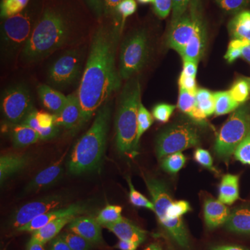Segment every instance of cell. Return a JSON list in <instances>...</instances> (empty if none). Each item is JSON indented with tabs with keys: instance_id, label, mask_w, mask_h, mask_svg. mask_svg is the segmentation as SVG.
I'll list each match as a JSON object with an SVG mask.
<instances>
[{
	"instance_id": "54",
	"label": "cell",
	"mask_w": 250,
	"mask_h": 250,
	"mask_svg": "<svg viewBox=\"0 0 250 250\" xmlns=\"http://www.w3.org/2000/svg\"><path fill=\"white\" fill-rule=\"evenodd\" d=\"M211 250H248L246 248L236 245H229V246H220L213 247Z\"/></svg>"
},
{
	"instance_id": "57",
	"label": "cell",
	"mask_w": 250,
	"mask_h": 250,
	"mask_svg": "<svg viewBox=\"0 0 250 250\" xmlns=\"http://www.w3.org/2000/svg\"><path fill=\"white\" fill-rule=\"evenodd\" d=\"M141 4H148V3H154V0H138Z\"/></svg>"
},
{
	"instance_id": "47",
	"label": "cell",
	"mask_w": 250,
	"mask_h": 250,
	"mask_svg": "<svg viewBox=\"0 0 250 250\" xmlns=\"http://www.w3.org/2000/svg\"><path fill=\"white\" fill-rule=\"evenodd\" d=\"M36 117L41 127L48 128L54 125V115L47 112L36 111Z\"/></svg>"
},
{
	"instance_id": "50",
	"label": "cell",
	"mask_w": 250,
	"mask_h": 250,
	"mask_svg": "<svg viewBox=\"0 0 250 250\" xmlns=\"http://www.w3.org/2000/svg\"><path fill=\"white\" fill-rule=\"evenodd\" d=\"M241 56V47H236L229 44L225 58L229 62H233Z\"/></svg>"
},
{
	"instance_id": "38",
	"label": "cell",
	"mask_w": 250,
	"mask_h": 250,
	"mask_svg": "<svg viewBox=\"0 0 250 250\" xmlns=\"http://www.w3.org/2000/svg\"><path fill=\"white\" fill-rule=\"evenodd\" d=\"M127 182L129 187V197L130 202L135 207H143V208H149V209L154 211V205L153 202L149 201L144 195L134 188L129 177L127 178Z\"/></svg>"
},
{
	"instance_id": "37",
	"label": "cell",
	"mask_w": 250,
	"mask_h": 250,
	"mask_svg": "<svg viewBox=\"0 0 250 250\" xmlns=\"http://www.w3.org/2000/svg\"><path fill=\"white\" fill-rule=\"evenodd\" d=\"M233 100L241 104L249 98L250 87L247 80H241L236 82L231 89L229 90Z\"/></svg>"
},
{
	"instance_id": "5",
	"label": "cell",
	"mask_w": 250,
	"mask_h": 250,
	"mask_svg": "<svg viewBox=\"0 0 250 250\" xmlns=\"http://www.w3.org/2000/svg\"><path fill=\"white\" fill-rule=\"evenodd\" d=\"M250 133V109L248 106H239L219 131L214 150L219 159L228 161Z\"/></svg>"
},
{
	"instance_id": "22",
	"label": "cell",
	"mask_w": 250,
	"mask_h": 250,
	"mask_svg": "<svg viewBox=\"0 0 250 250\" xmlns=\"http://www.w3.org/2000/svg\"><path fill=\"white\" fill-rule=\"evenodd\" d=\"M227 228L233 232L250 235V207L235 208L225 223Z\"/></svg>"
},
{
	"instance_id": "17",
	"label": "cell",
	"mask_w": 250,
	"mask_h": 250,
	"mask_svg": "<svg viewBox=\"0 0 250 250\" xmlns=\"http://www.w3.org/2000/svg\"><path fill=\"white\" fill-rule=\"evenodd\" d=\"M206 42H207V31L205 22L202 21L194 35L188 42L184 48L179 52L184 60L198 62L201 59L205 51Z\"/></svg>"
},
{
	"instance_id": "34",
	"label": "cell",
	"mask_w": 250,
	"mask_h": 250,
	"mask_svg": "<svg viewBox=\"0 0 250 250\" xmlns=\"http://www.w3.org/2000/svg\"><path fill=\"white\" fill-rule=\"evenodd\" d=\"M217 5L228 14H237L250 7V0H215Z\"/></svg>"
},
{
	"instance_id": "23",
	"label": "cell",
	"mask_w": 250,
	"mask_h": 250,
	"mask_svg": "<svg viewBox=\"0 0 250 250\" xmlns=\"http://www.w3.org/2000/svg\"><path fill=\"white\" fill-rule=\"evenodd\" d=\"M239 178L233 174L223 176L219 188L218 200L225 205H231L239 198Z\"/></svg>"
},
{
	"instance_id": "58",
	"label": "cell",
	"mask_w": 250,
	"mask_h": 250,
	"mask_svg": "<svg viewBox=\"0 0 250 250\" xmlns=\"http://www.w3.org/2000/svg\"><path fill=\"white\" fill-rule=\"evenodd\" d=\"M247 81H248V83H249L250 87V78L246 79Z\"/></svg>"
},
{
	"instance_id": "40",
	"label": "cell",
	"mask_w": 250,
	"mask_h": 250,
	"mask_svg": "<svg viewBox=\"0 0 250 250\" xmlns=\"http://www.w3.org/2000/svg\"><path fill=\"white\" fill-rule=\"evenodd\" d=\"M176 106L167 104H159L153 108L152 114L154 118L161 123H166L170 119Z\"/></svg>"
},
{
	"instance_id": "27",
	"label": "cell",
	"mask_w": 250,
	"mask_h": 250,
	"mask_svg": "<svg viewBox=\"0 0 250 250\" xmlns=\"http://www.w3.org/2000/svg\"><path fill=\"white\" fill-rule=\"evenodd\" d=\"M229 30L233 39L245 40L250 31V11L245 10L236 14L229 24Z\"/></svg>"
},
{
	"instance_id": "52",
	"label": "cell",
	"mask_w": 250,
	"mask_h": 250,
	"mask_svg": "<svg viewBox=\"0 0 250 250\" xmlns=\"http://www.w3.org/2000/svg\"><path fill=\"white\" fill-rule=\"evenodd\" d=\"M139 245L134 242L120 240L115 248L120 250H136Z\"/></svg>"
},
{
	"instance_id": "56",
	"label": "cell",
	"mask_w": 250,
	"mask_h": 250,
	"mask_svg": "<svg viewBox=\"0 0 250 250\" xmlns=\"http://www.w3.org/2000/svg\"><path fill=\"white\" fill-rule=\"evenodd\" d=\"M145 250H162V248L159 245L151 244L150 246H148Z\"/></svg>"
},
{
	"instance_id": "46",
	"label": "cell",
	"mask_w": 250,
	"mask_h": 250,
	"mask_svg": "<svg viewBox=\"0 0 250 250\" xmlns=\"http://www.w3.org/2000/svg\"><path fill=\"white\" fill-rule=\"evenodd\" d=\"M179 88H184L188 91L196 93L197 91L195 77H188L181 74L179 80Z\"/></svg>"
},
{
	"instance_id": "51",
	"label": "cell",
	"mask_w": 250,
	"mask_h": 250,
	"mask_svg": "<svg viewBox=\"0 0 250 250\" xmlns=\"http://www.w3.org/2000/svg\"><path fill=\"white\" fill-rule=\"evenodd\" d=\"M49 250H72L66 242L60 236H57L51 241Z\"/></svg>"
},
{
	"instance_id": "28",
	"label": "cell",
	"mask_w": 250,
	"mask_h": 250,
	"mask_svg": "<svg viewBox=\"0 0 250 250\" xmlns=\"http://www.w3.org/2000/svg\"><path fill=\"white\" fill-rule=\"evenodd\" d=\"M215 99V114L222 116L236 110L240 104L236 103L229 91L216 92L213 93Z\"/></svg>"
},
{
	"instance_id": "36",
	"label": "cell",
	"mask_w": 250,
	"mask_h": 250,
	"mask_svg": "<svg viewBox=\"0 0 250 250\" xmlns=\"http://www.w3.org/2000/svg\"><path fill=\"white\" fill-rule=\"evenodd\" d=\"M72 250H90L91 243L80 235L71 232H63L60 235Z\"/></svg>"
},
{
	"instance_id": "55",
	"label": "cell",
	"mask_w": 250,
	"mask_h": 250,
	"mask_svg": "<svg viewBox=\"0 0 250 250\" xmlns=\"http://www.w3.org/2000/svg\"><path fill=\"white\" fill-rule=\"evenodd\" d=\"M242 56L247 62H250V45L249 41L241 47Z\"/></svg>"
},
{
	"instance_id": "2",
	"label": "cell",
	"mask_w": 250,
	"mask_h": 250,
	"mask_svg": "<svg viewBox=\"0 0 250 250\" xmlns=\"http://www.w3.org/2000/svg\"><path fill=\"white\" fill-rule=\"evenodd\" d=\"M82 21L80 10L68 0H45L22 48L23 61L39 62L65 45Z\"/></svg>"
},
{
	"instance_id": "35",
	"label": "cell",
	"mask_w": 250,
	"mask_h": 250,
	"mask_svg": "<svg viewBox=\"0 0 250 250\" xmlns=\"http://www.w3.org/2000/svg\"><path fill=\"white\" fill-rule=\"evenodd\" d=\"M187 159L182 152H176L166 156L162 162L164 170L169 173H177L185 164Z\"/></svg>"
},
{
	"instance_id": "6",
	"label": "cell",
	"mask_w": 250,
	"mask_h": 250,
	"mask_svg": "<svg viewBox=\"0 0 250 250\" xmlns=\"http://www.w3.org/2000/svg\"><path fill=\"white\" fill-rule=\"evenodd\" d=\"M32 6L16 16L4 19L1 24V49L6 52H14L24 47L29 38L40 13Z\"/></svg>"
},
{
	"instance_id": "10",
	"label": "cell",
	"mask_w": 250,
	"mask_h": 250,
	"mask_svg": "<svg viewBox=\"0 0 250 250\" xmlns=\"http://www.w3.org/2000/svg\"><path fill=\"white\" fill-rule=\"evenodd\" d=\"M200 0H191L188 9L179 19L171 23L167 45L178 53L184 48L204 21Z\"/></svg>"
},
{
	"instance_id": "11",
	"label": "cell",
	"mask_w": 250,
	"mask_h": 250,
	"mask_svg": "<svg viewBox=\"0 0 250 250\" xmlns=\"http://www.w3.org/2000/svg\"><path fill=\"white\" fill-rule=\"evenodd\" d=\"M83 54L78 49H70L49 67L47 80L49 84L57 88L69 86L78 80L82 72Z\"/></svg>"
},
{
	"instance_id": "42",
	"label": "cell",
	"mask_w": 250,
	"mask_h": 250,
	"mask_svg": "<svg viewBox=\"0 0 250 250\" xmlns=\"http://www.w3.org/2000/svg\"><path fill=\"white\" fill-rule=\"evenodd\" d=\"M194 157H195V161L203 167L208 169V170L216 172V170L213 167V159L208 151L198 148L194 154Z\"/></svg>"
},
{
	"instance_id": "25",
	"label": "cell",
	"mask_w": 250,
	"mask_h": 250,
	"mask_svg": "<svg viewBox=\"0 0 250 250\" xmlns=\"http://www.w3.org/2000/svg\"><path fill=\"white\" fill-rule=\"evenodd\" d=\"M195 94L182 88H179L177 106L180 111L191 117L197 122L205 121L207 116L197 106Z\"/></svg>"
},
{
	"instance_id": "53",
	"label": "cell",
	"mask_w": 250,
	"mask_h": 250,
	"mask_svg": "<svg viewBox=\"0 0 250 250\" xmlns=\"http://www.w3.org/2000/svg\"><path fill=\"white\" fill-rule=\"evenodd\" d=\"M27 250H45V249L44 248V244L31 237L30 241L28 243Z\"/></svg>"
},
{
	"instance_id": "14",
	"label": "cell",
	"mask_w": 250,
	"mask_h": 250,
	"mask_svg": "<svg viewBox=\"0 0 250 250\" xmlns=\"http://www.w3.org/2000/svg\"><path fill=\"white\" fill-rule=\"evenodd\" d=\"M67 97L66 104L54 116V125L67 129H75L82 126V111L77 93Z\"/></svg>"
},
{
	"instance_id": "30",
	"label": "cell",
	"mask_w": 250,
	"mask_h": 250,
	"mask_svg": "<svg viewBox=\"0 0 250 250\" xmlns=\"http://www.w3.org/2000/svg\"><path fill=\"white\" fill-rule=\"evenodd\" d=\"M197 106L208 117L215 113V99L213 93L206 89L197 90L195 94Z\"/></svg>"
},
{
	"instance_id": "1",
	"label": "cell",
	"mask_w": 250,
	"mask_h": 250,
	"mask_svg": "<svg viewBox=\"0 0 250 250\" xmlns=\"http://www.w3.org/2000/svg\"><path fill=\"white\" fill-rule=\"evenodd\" d=\"M105 20L94 32L89 54L77 95L82 107V125L90 121L107 103L110 96L121 85V77L116 66L118 38L122 30L121 18L115 15Z\"/></svg>"
},
{
	"instance_id": "45",
	"label": "cell",
	"mask_w": 250,
	"mask_h": 250,
	"mask_svg": "<svg viewBox=\"0 0 250 250\" xmlns=\"http://www.w3.org/2000/svg\"><path fill=\"white\" fill-rule=\"evenodd\" d=\"M83 1L96 18L101 19L104 17V0H83Z\"/></svg>"
},
{
	"instance_id": "19",
	"label": "cell",
	"mask_w": 250,
	"mask_h": 250,
	"mask_svg": "<svg viewBox=\"0 0 250 250\" xmlns=\"http://www.w3.org/2000/svg\"><path fill=\"white\" fill-rule=\"evenodd\" d=\"M205 220L209 229L218 228L226 223L230 215V210L223 202L208 199L205 204Z\"/></svg>"
},
{
	"instance_id": "48",
	"label": "cell",
	"mask_w": 250,
	"mask_h": 250,
	"mask_svg": "<svg viewBox=\"0 0 250 250\" xmlns=\"http://www.w3.org/2000/svg\"><path fill=\"white\" fill-rule=\"evenodd\" d=\"M198 62L184 60L183 71L182 73L188 77H196Z\"/></svg>"
},
{
	"instance_id": "18",
	"label": "cell",
	"mask_w": 250,
	"mask_h": 250,
	"mask_svg": "<svg viewBox=\"0 0 250 250\" xmlns=\"http://www.w3.org/2000/svg\"><path fill=\"white\" fill-rule=\"evenodd\" d=\"M104 228L114 233L120 240L134 242L139 245L146 240V231L125 218L117 223L105 225Z\"/></svg>"
},
{
	"instance_id": "26",
	"label": "cell",
	"mask_w": 250,
	"mask_h": 250,
	"mask_svg": "<svg viewBox=\"0 0 250 250\" xmlns=\"http://www.w3.org/2000/svg\"><path fill=\"white\" fill-rule=\"evenodd\" d=\"M75 217L76 216L62 217V218L53 220L41 229L33 232L31 237L45 245L47 242L52 241L56 238L62 231V229L65 225H68Z\"/></svg>"
},
{
	"instance_id": "43",
	"label": "cell",
	"mask_w": 250,
	"mask_h": 250,
	"mask_svg": "<svg viewBox=\"0 0 250 250\" xmlns=\"http://www.w3.org/2000/svg\"><path fill=\"white\" fill-rule=\"evenodd\" d=\"M191 0H172V15L171 23L179 19L188 9Z\"/></svg>"
},
{
	"instance_id": "13",
	"label": "cell",
	"mask_w": 250,
	"mask_h": 250,
	"mask_svg": "<svg viewBox=\"0 0 250 250\" xmlns=\"http://www.w3.org/2000/svg\"><path fill=\"white\" fill-rule=\"evenodd\" d=\"M86 210L87 206L85 204L80 202V203L72 204L65 208L49 210L44 214L36 217L27 225L18 229L17 231L33 233L41 229L47 224L57 219L66 216H78L82 213H84Z\"/></svg>"
},
{
	"instance_id": "29",
	"label": "cell",
	"mask_w": 250,
	"mask_h": 250,
	"mask_svg": "<svg viewBox=\"0 0 250 250\" xmlns=\"http://www.w3.org/2000/svg\"><path fill=\"white\" fill-rule=\"evenodd\" d=\"M36 110L31 112L22 124L27 125L37 131L40 136L41 140L47 141V140L52 139L56 137L59 132L58 126L54 125L48 128L41 127L36 120Z\"/></svg>"
},
{
	"instance_id": "12",
	"label": "cell",
	"mask_w": 250,
	"mask_h": 250,
	"mask_svg": "<svg viewBox=\"0 0 250 250\" xmlns=\"http://www.w3.org/2000/svg\"><path fill=\"white\" fill-rule=\"evenodd\" d=\"M64 201L65 200L62 195H52L29 202L16 210L11 216L9 220L10 227L18 229L30 223L36 217L49 210L60 208Z\"/></svg>"
},
{
	"instance_id": "41",
	"label": "cell",
	"mask_w": 250,
	"mask_h": 250,
	"mask_svg": "<svg viewBox=\"0 0 250 250\" xmlns=\"http://www.w3.org/2000/svg\"><path fill=\"white\" fill-rule=\"evenodd\" d=\"M233 154L242 164L250 165V133L237 147Z\"/></svg>"
},
{
	"instance_id": "7",
	"label": "cell",
	"mask_w": 250,
	"mask_h": 250,
	"mask_svg": "<svg viewBox=\"0 0 250 250\" xmlns=\"http://www.w3.org/2000/svg\"><path fill=\"white\" fill-rule=\"evenodd\" d=\"M149 39L146 29L130 34L122 43L119 58V74L122 80H129L139 72L147 62Z\"/></svg>"
},
{
	"instance_id": "49",
	"label": "cell",
	"mask_w": 250,
	"mask_h": 250,
	"mask_svg": "<svg viewBox=\"0 0 250 250\" xmlns=\"http://www.w3.org/2000/svg\"><path fill=\"white\" fill-rule=\"evenodd\" d=\"M122 0H104V16H113L116 15V8Z\"/></svg>"
},
{
	"instance_id": "24",
	"label": "cell",
	"mask_w": 250,
	"mask_h": 250,
	"mask_svg": "<svg viewBox=\"0 0 250 250\" xmlns=\"http://www.w3.org/2000/svg\"><path fill=\"white\" fill-rule=\"evenodd\" d=\"M11 139L13 145L16 148L27 147L41 140L37 131L24 124L13 125Z\"/></svg>"
},
{
	"instance_id": "16",
	"label": "cell",
	"mask_w": 250,
	"mask_h": 250,
	"mask_svg": "<svg viewBox=\"0 0 250 250\" xmlns=\"http://www.w3.org/2000/svg\"><path fill=\"white\" fill-rule=\"evenodd\" d=\"M67 153V151L55 163L39 172L30 183L28 184L25 188L26 191L39 192L55 183L62 173V163Z\"/></svg>"
},
{
	"instance_id": "21",
	"label": "cell",
	"mask_w": 250,
	"mask_h": 250,
	"mask_svg": "<svg viewBox=\"0 0 250 250\" xmlns=\"http://www.w3.org/2000/svg\"><path fill=\"white\" fill-rule=\"evenodd\" d=\"M38 94L44 107L54 114L59 113L66 104L67 97L48 85H39Z\"/></svg>"
},
{
	"instance_id": "4",
	"label": "cell",
	"mask_w": 250,
	"mask_h": 250,
	"mask_svg": "<svg viewBox=\"0 0 250 250\" xmlns=\"http://www.w3.org/2000/svg\"><path fill=\"white\" fill-rule=\"evenodd\" d=\"M141 94L139 80L134 78L125 84L119 97L115 129L116 147L121 154H136L135 143L137 136Z\"/></svg>"
},
{
	"instance_id": "8",
	"label": "cell",
	"mask_w": 250,
	"mask_h": 250,
	"mask_svg": "<svg viewBox=\"0 0 250 250\" xmlns=\"http://www.w3.org/2000/svg\"><path fill=\"white\" fill-rule=\"evenodd\" d=\"M200 135L195 125L188 123H177L164 129L156 140L158 158L176 152H182L200 143Z\"/></svg>"
},
{
	"instance_id": "9",
	"label": "cell",
	"mask_w": 250,
	"mask_h": 250,
	"mask_svg": "<svg viewBox=\"0 0 250 250\" xmlns=\"http://www.w3.org/2000/svg\"><path fill=\"white\" fill-rule=\"evenodd\" d=\"M1 108L6 121L12 125L22 124L35 110L30 92L22 84L15 85L4 90Z\"/></svg>"
},
{
	"instance_id": "3",
	"label": "cell",
	"mask_w": 250,
	"mask_h": 250,
	"mask_svg": "<svg viewBox=\"0 0 250 250\" xmlns=\"http://www.w3.org/2000/svg\"><path fill=\"white\" fill-rule=\"evenodd\" d=\"M96 114L93 125L77 141L69 156L67 168L70 173L81 174L95 170L103 161L111 114L108 101Z\"/></svg>"
},
{
	"instance_id": "44",
	"label": "cell",
	"mask_w": 250,
	"mask_h": 250,
	"mask_svg": "<svg viewBox=\"0 0 250 250\" xmlns=\"http://www.w3.org/2000/svg\"><path fill=\"white\" fill-rule=\"evenodd\" d=\"M154 10L159 18H166L170 14L172 9V0H154Z\"/></svg>"
},
{
	"instance_id": "15",
	"label": "cell",
	"mask_w": 250,
	"mask_h": 250,
	"mask_svg": "<svg viewBox=\"0 0 250 250\" xmlns=\"http://www.w3.org/2000/svg\"><path fill=\"white\" fill-rule=\"evenodd\" d=\"M67 229L83 237L91 244H100L103 242L102 225L96 218L78 215L68 224Z\"/></svg>"
},
{
	"instance_id": "32",
	"label": "cell",
	"mask_w": 250,
	"mask_h": 250,
	"mask_svg": "<svg viewBox=\"0 0 250 250\" xmlns=\"http://www.w3.org/2000/svg\"><path fill=\"white\" fill-rule=\"evenodd\" d=\"M122 210L123 208L120 206L108 205L99 213L97 221L103 227L121 221L124 219L122 216Z\"/></svg>"
},
{
	"instance_id": "31",
	"label": "cell",
	"mask_w": 250,
	"mask_h": 250,
	"mask_svg": "<svg viewBox=\"0 0 250 250\" xmlns=\"http://www.w3.org/2000/svg\"><path fill=\"white\" fill-rule=\"evenodd\" d=\"M30 0H1L0 16L2 20L16 16L27 7Z\"/></svg>"
},
{
	"instance_id": "59",
	"label": "cell",
	"mask_w": 250,
	"mask_h": 250,
	"mask_svg": "<svg viewBox=\"0 0 250 250\" xmlns=\"http://www.w3.org/2000/svg\"><path fill=\"white\" fill-rule=\"evenodd\" d=\"M249 42H250V41H249Z\"/></svg>"
},
{
	"instance_id": "20",
	"label": "cell",
	"mask_w": 250,
	"mask_h": 250,
	"mask_svg": "<svg viewBox=\"0 0 250 250\" xmlns=\"http://www.w3.org/2000/svg\"><path fill=\"white\" fill-rule=\"evenodd\" d=\"M29 157L25 154H7L0 157V182L4 183L11 176L27 167Z\"/></svg>"
},
{
	"instance_id": "33",
	"label": "cell",
	"mask_w": 250,
	"mask_h": 250,
	"mask_svg": "<svg viewBox=\"0 0 250 250\" xmlns=\"http://www.w3.org/2000/svg\"><path fill=\"white\" fill-rule=\"evenodd\" d=\"M153 117L151 113L147 111V108L141 103L139 106V114H138V130L137 136H136V143H135V149L137 150L138 145L142 135L152 125Z\"/></svg>"
},
{
	"instance_id": "39",
	"label": "cell",
	"mask_w": 250,
	"mask_h": 250,
	"mask_svg": "<svg viewBox=\"0 0 250 250\" xmlns=\"http://www.w3.org/2000/svg\"><path fill=\"white\" fill-rule=\"evenodd\" d=\"M137 9L135 0H122L116 8V14L121 18L122 29L124 28L126 18L134 14Z\"/></svg>"
}]
</instances>
